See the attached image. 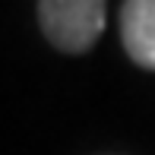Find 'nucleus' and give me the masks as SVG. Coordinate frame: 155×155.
Listing matches in <instances>:
<instances>
[{"label": "nucleus", "mask_w": 155, "mask_h": 155, "mask_svg": "<svg viewBox=\"0 0 155 155\" xmlns=\"http://www.w3.org/2000/svg\"><path fill=\"white\" fill-rule=\"evenodd\" d=\"M35 16L51 48L60 54H89L104 32L108 6L101 0H38Z\"/></svg>", "instance_id": "obj_1"}, {"label": "nucleus", "mask_w": 155, "mask_h": 155, "mask_svg": "<svg viewBox=\"0 0 155 155\" xmlns=\"http://www.w3.org/2000/svg\"><path fill=\"white\" fill-rule=\"evenodd\" d=\"M120 45L136 67L155 73V0H127L120 6Z\"/></svg>", "instance_id": "obj_2"}]
</instances>
